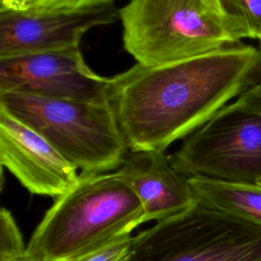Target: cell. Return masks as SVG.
<instances>
[{
  "label": "cell",
  "mask_w": 261,
  "mask_h": 261,
  "mask_svg": "<svg viewBox=\"0 0 261 261\" xmlns=\"http://www.w3.org/2000/svg\"><path fill=\"white\" fill-rule=\"evenodd\" d=\"M169 159L188 177L257 185L261 181V115L228 103L188 136Z\"/></svg>",
  "instance_id": "8992f818"
},
{
  "label": "cell",
  "mask_w": 261,
  "mask_h": 261,
  "mask_svg": "<svg viewBox=\"0 0 261 261\" xmlns=\"http://www.w3.org/2000/svg\"><path fill=\"white\" fill-rule=\"evenodd\" d=\"M145 222L143 206L117 172L82 173L56 198L27 249L43 261H76Z\"/></svg>",
  "instance_id": "7a4b0ae2"
},
{
  "label": "cell",
  "mask_w": 261,
  "mask_h": 261,
  "mask_svg": "<svg viewBox=\"0 0 261 261\" xmlns=\"http://www.w3.org/2000/svg\"><path fill=\"white\" fill-rule=\"evenodd\" d=\"M202 1H204L208 6H210L211 8H213L214 10H216V11H218V12H220V13H222V11H221V8H220V5H219V1L218 0H202ZM223 14V13H222ZM224 15V14H223Z\"/></svg>",
  "instance_id": "ac0fdd59"
},
{
  "label": "cell",
  "mask_w": 261,
  "mask_h": 261,
  "mask_svg": "<svg viewBox=\"0 0 261 261\" xmlns=\"http://www.w3.org/2000/svg\"><path fill=\"white\" fill-rule=\"evenodd\" d=\"M133 236H124L76 261H123L128 254Z\"/></svg>",
  "instance_id": "9a60e30c"
},
{
  "label": "cell",
  "mask_w": 261,
  "mask_h": 261,
  "mask_svg": "<svg viewBox=\"0 0 261 261\" xmlns=\"http://www.w3.org/2000/svg\"><path fill=\"white\" fill-rule=\"evenodd\" d=\"M27 250L22 236L9 210L0 211V258L16 255Z\"/></svg>",
  "instance_id": "5bb4252c"
},
{
  "label": "cell",
  "mask_w": 261,
  "mask_h": 261,
  "mask_svg": "<svg viewBox=\"0 0 261 261\" xmlns=\"http://www.w3.org/2000/svg\"><path fill=\"white\" fill-rule=\"evenodd\" d=\"M0 261H43V260H41L37 256H35L32 253H30L28 251V249H27L22 253L0 258Z\"/></svg>",
  "instance_id": "e0dca14e"
},
{
  "label": "cell",
  "mask_w": 261,
  "mask_h": 261,
  "mask_svg": "<svg viewBox=\"0 0 261 261\" xmlns=\"http://www.w3.org/2000/svg\"><path fill=\"white\" fill-rule=\"evenodd\" d=\"M258 41H259V44H260V48H261V33H260V35H259V37H258V39H257Z\"/></svg>",
  "instance_id": "d6986e66"
},
{
  "label": "cell",
  "mask_w": 261,
  "mask_h": 261,
  "mask_svg": "<svg viewBox=\"0 0 261 261\" xmlns=\"http://www.w3.org/2000/svg\"><path fill=\"white\" fill-rule=\"evenodd\" d=\"M123 261H261V225L197 203L133 237Z\"/></svg>",
  "instance_id": "5b68a950"
},
{
  "label": "cell",
  "mask_w": 261,
  "mask_h": 261,
  "mask_svg": "<svg viewBox=\"0 0 261 261\" xmlns=\"http://www.w3.org/2000/svg\"><path fill=\"white\" fill-rule=\"evenodd\" d=\"M257 185H258V186H259V187H261V181H259V182H258V184H257Z\"/></svg>",
  "instance_id": "ffe728a7"
},
{
  "label": "cell",
  "mask_w": 261,
  "mask_h": 261,
  "mask_svg": "<svg viewBox=\"0 0 261 261\" xmlns=\"http://www.w3.org/2000/svg\"><path fill=\"white\" fill-rule=\"evenodd\" d=\"M124 49L144 66L207 54L247 38L202 0H129L119 9Z\"/></svg>",
  "instance_id": "3957f363"
},
{
  "label": "cell",
  "mask_w": 261,
  "mask_h": 261,
  "mask_svg": "<svg viewBox=\"0 0 261 261\" xmlns=\"http://www.w3.org/2000/svg\"><path fill=\"white\" fill-rule=\"evenodd\" d=\"M119 18L114 2L70 11H24L0 7V58L79 46L89 30Z\"/></svg>",
  "instance_id": "ba28073f"
},
{
  "label": "cell",
  "mask_w": 261,
  "mask_h": 261,
  "mask_svg": "<svg viewBox=\"0 0 261 261\" xmlns=\"http://www.w3.org/2000/svg\"><path fill=\"white\" fill-rule=\"evenodd\" d=\"M233 102L246 110L261 115V81L241 94Z\"/></svg>",
  "instance_id": "2e32d148"
},
{
  "label": "cell",
  "mask_w": 261,
  "mask_h": 261,
  "mask_svg": "<svg viewBox=\"0 0 261 261\" xmlns=\"http://www.w3.org/2000/svg\"><path fill=\"white\" fill-rule=\"evenodd\" d=\"M222 13L239 24L247 38L258 39L261 33V0H218Z\"/></svg>",
  "instance_id": "7c38bea8"
},
{
  "label": "cell",
  "mask_w": 261,
  "mask_h": 261,
  "mask_svg": "<svg viewBox=\"0 0 261 261\" xmlns=\"http://www.w3.org/2000/svg\"><path fill=\"white\" fill-rule=\"evenodd\" d=\"M261 81V49L233 44L158 66L136 63L110 77L109 102L129 150L186 139Z\"/></svg>",
  "instance_id": "6da1fadb"
},
{
  "label": "cell",
  "mask_w": 261,
  "mask_h": 261,
  "mask_svg": "<svg viewBox=\"0 0 261 261\" xmlns=\"http://www.w3.org/2000/svg\"><path fill=\"white\" fill-rule=\"evenodd\" d=\"M198 203L241 220L261 225V187L202 176L189 177Z\"/></svg>",
  "instance_id": "8fae6325"
},
{
  "label": "cell",
  "mask_w": 261,
  "mask_h": 261,
  "mask_svg": "<svg viewBox=\"0 0 261 261\" xmlns=\"http://www.w3.org/2000/svg\"><path fill=\"white\" fill-rule=\"evenodd\" d=\"M0 107L42 135L83 173L119 168L129 151L110 102L3 92Z\"/></svg>",
  "instance_id": "277c9868"
},
{
  "label": "cell",
  "mask_w": 261,
  "mask_h": 261,
  "mask_svg": "<svg viewBox=\"0 0 261 261\" xmlns=\"http://www.w3.org/2000/svg\"><path fill=\"white\" fill-rule=\"evenodd\" d=\"M113 0H1L5 8L24 11H70L113 3Z\"/></svg>",
  "instance_id": "4fadbf2b"
},
{
  "label": "cell",
  "mask_w": 261,
  "mask_h": 261,
  "mask_svg": "<svg viewBox=\"0 0 261 261\" xmlns=\"http://www.w3.org/2000/svg\"><path fill=\"white\" fill-rule=\"evenodd\" d=\"M110 77L94 72L81 46L0 58V93L54 99L109 102Z\"/></svg>",
  "instance_id": "52a82bcc"
},
{
  "label": "cell",
  "mask_w": 261,
  "mask_h": 261,
  "mask_svg": "<svg viewBox=\"0 0 261 261\" xmlns=\"http://www.w3.org/2000/svg\"><path fill=\"white\" fill-rule=\"evenodd\" d=\"M116 172L140 200L145 222L179 215L198 203L189 177L173 168L164 151L129 150Z\"/></svg>",
  "instance_id": "30bf717a"
},
{
  "label": "cell",
  "mask_w": 261,
  "mask_h": 261,
  "mask_svg": "<svg viewBox=\"0 0 261 261\" xmlns=\"http://www.w3.org/2000/svg\"><path fill=\"white\" fill-rule=\"evenodd\" d=\"M113 1H115V0H113Z\"/></svg>",
  "instance_id": "44dd1931"
},
{
  "label": "cell",
  "mask_w": 261,
  "mask_h": 261,
  "mask_svg": "<svg viewBox=\"0 0 261 261\" xmlns=\"http://www.w3.org/2000/svg\"><path fill=\"white\" fill-rule=\"evenodd\" d=\"M0 161L32 194L58 198L79 180L77 168L38 132L0 107Z\"/></svg>",
  "instance_id": "9c48e42d"
}]
</instances>
